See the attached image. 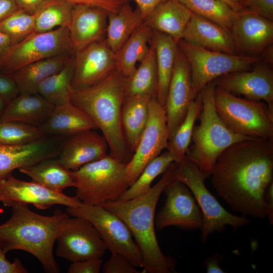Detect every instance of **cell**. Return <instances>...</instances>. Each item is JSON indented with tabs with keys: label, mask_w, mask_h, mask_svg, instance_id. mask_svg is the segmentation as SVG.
I'll return each instance as SVG.
<instances>
[{
	"label": "cell",
	"mask_w": 273,
	"mask_h": 273,
	"mask_svg": "<svg viewBox=\"0 0 273 273\" xmlns=\"http://www.w3.org/2000/svg\"><path fill=\"white\" fill-rule=\"evenodd\" d=\"M210 176L216 192L234 211L267 218L264 196L273 182V141L252 138L233 144L218 156Z\"/></svg>",
	"instance_id": "1"
},
{
	"label": "cell",
	"mask_w": 273,
	"mask_h": 273,
	"mask_svg": "<svg viewBox=\"0 0 273 273\" xmlns=\"http://www.w3.org/2000/svg\"><path fill=\"white\" fill-rule=\"evenodd\" d=\"M176 166L175 162L171 163L160 179L144 194L129 200L108 202L101 205L118 216L127 225L140 251L145 272L175 271V261L162 252L157 241L155 215L161 194L175 178Z\"/></svg>",
	"instance_id": "2"
},
{
	"label": "cell",
	"mask_w": 273,
	"mask_h": 273,
	"mask_svg": "<svg viewBox=\"0 0 273 273\" xmlns=\"http://www.w3.org/2000/svg\"><path fill=\"white\" fill-rule=\"evenodd\" d=\"M10 217L0 225V246L7 253L14 250L27 252L39 261L43 270L58 273L53 248L57 238L70 217L59 209L44 216L29 209L27 205L12 207Z\"/></svg>",
	"instance_id": "3"
},
{
	"label": "cell",
	"mask_w": 273,
	"mask_h": 273,
	"mask_svg": "<svg viewBox=\"0 0 273 273\" xmlns=\"http://www.w3.org/2000/svg\"><path fill=\"white\" fill-rule=\"evenodd\" d=\"M126 78L116 69L96 84L73 89L70 101L96 124L106 139L110 155L127 164L133 152L126 142L121 125V109Z\"/></svg>",
	"instance_id": "4"
},
{
	"label": "cell",
	"mask_w": 273,
	"mask_h": 273,
	"mask_svg": "<svg viewBox=\"0 0 273 273\" xmlns=\"http://www.w3.org/2000/svg\"><path fill=\"white\" fill-rule=\"evenodd\" d=\"M215 80L209 83L200 92L202 105L199 116L200 123L195 125L191 145L187 159L194 163L209 176L221 153L233 144L251 137L235 133L218 115L214 104Z\"/></svg>",
	"instance_id": "5"
},
{
	"label": "cell",
	"mask_w": 273,
	"mask_h": 273,
	"mask_svg": "<svg viewBox=\"0 0 273 273\" xmlns=\"http://www.w3.org/2000/svg\"><path fill=\"white\" fill-rule=\"evenodd\" d=\"M126 166L109 154L71 171L75 197L83 204L89 205L118 200L129 187Z\"/></svg>",
	"instance_id": "6"
},
{
	"label": "cell",
	"mask_w": 273,
	"mask_h": 273,
	"mask_svg": "<svg viewBox=\"0 0 273 273\" xmlns=\"http://www.w3.org/2000/svg\"><path fill=\"white\" fill-rule=\"evenodd\" d=\"M216 111L236 133L273 141V109L265 102L242 98L215 88Z\"/></svg>",
	"instance_id": "7"
},
{
	"label": "cell",
	"mask_w": 273,
	"mask_h": 273,
	"mask_svg": "<svg viewBox=\"0 0 273 273\" xmlns=\"http://www.w3.org/2000/svg\"><path fill=\"white\" fill-rule=\"evenodd\" d=\"M208 177L187 159L176 163L175 179L190 189L202 213L203 224L200 230L203 242L213 233L223 232L228 225L236 231L251 222L247 217L231 213L219 203L205 186V180Z\"/></svg>",
	"instance_id": "8"
},
{
	"label": "cell",
	"mask_w": 273,
	"mask_h": 273,
	"mask_svg": "<svg viewBox=\"0 0 273 273\" xmlns=\"http://www.w3.org/2000/svg\"><path fill=\"white\" fill-rule=\"evenodd\" d=\"M189 64L196 96L210 82L233 72L248 70L260 60L258 57L231 54L207 49L183 39L177 42Z\"/></svg>",
	"instance_id": "9"
},
{
	"label": "cell",
	"mask_w": 273,
	"mask_h": 273,
	"mask_svg": "<svg viewBox=\"0 0 273 273\" xmlns=\"http://www.w3.org/2000/svg\"><path fill=\"white\" fill-rule=\"evenodd\" d=\"M74 53L68 27H60L43 32H34L7 49L1 62L2 73L11 74L27 64Z\"/></svg>",
	"instance_id": "10"
},
{
	"label": "cell",
	"mask_w": 273,
	"mask_h": 273,
	"mask_svg": "<svg viewBox=\"0 0 273 273\" xmlns=\"http://www.w3.org/2000/svg\"><path fill=\"white\" fill-rule=\"evenodd\" d=\"M66 212L89 221L111 253L120 254L135 267H142L138 246L127 225L118 216L101 205L83 204L78 207H67Z\"/></svg>",
	"instance_id": "11"
},
{
	"label": "cell",
	"mask_w": 273,
	"mask_h": 273,
	"mask_svg": "<svg viewBox=\"0 0 273 273\" xmlns=\"http://www.w3.org/2000/svg\"><path fill=\"white\" fill-rule=\"evenodd\" d=\"M169 131L164 107L156 97L150 100L148 121L130 161L126 166V176L129 187L145 167L166 149Z\"/></svg>",
	"instance_id": "12"
},
{
	"label": "cell",
	"mask_w": 273,
	"mask_h": 273,
	"mask_svg": "<svg viewBox=\"0 0 273 273\" xmlns=\"http://www.w3.org/2000/svg\"><path fill=\"white\" fill-rule=\"evenodd\" d=\"M166 199L155 218L158 230L173 226L188 231L201 229L203 215L196 200L188 186L174 179L165 187Z\"/></svg>",
	"instance_id": "13"
},
{
	"label": "cell",
	"mask_w": 273,
	"mask_h": 273,
	"mask_svg": "<svg viewBox=\"0 0 273 273\" xmlns=\"http://www.w3.org/2000/svg\"><path fill=\"white\" fill-rule=\"evenodd\" d=\"M73 217L57 238L56 255L72 262L102 257L107 248L95 228L86 219Z\"/></svg>",
	"instance_id": "14"
},
{
	"label": "cell",
	"mask_w": 273,
	"mask_h": 273,
	"mask_svg": "<svg viewBox=\"0 0 273 273\" xmlns=\"http://www.w3.org/2000/svg\"><path fill=\"white\" fill-rule=\"evenodd\" d=\"M0 202L9 207L31 204L38 209H46L55 205L78 207L83 204L76 197L52 191L33 181L20 180L12 175L0 181Z\"/></svg>",
	"instance_id": "15"
},
{
	"label": "cell",
	"mask_w": 273,
	"mask_h": 273,
	"mask_svg": "<svg viewBox=\"0 0 273 273\" xmlns=\"http://www.w3.org/2000/svg\"><path fill=\"white\" fill-rule=\"evenodd\" d=\"M197 96L193 88L189 64L178 46L164 105L169 140L185 119L190 106Z\"/></svg>",
	"instance_id": "16"
},
{
	"label": "cell",
	"mask_w": 273,
	"mask_h": 273,
	"mask_svg": "<svg viewBox=\"0 0 273 273\" xmlns=\"http://www.w3.org/2000/svg\"><path fill=\"white\" fill-rule=\"evenodd\" d=\"M73 89L93 85L116 69V53L106 38L96 41L74 53Z\"/></svg>",
	"instance_id": "17"
},
{
	"label": "cell",
	"mask_w": 273,
	"mask_h": 273,
	"mask_svg": "<svg viewBox=\"0 0 273 273\" xmlns=\"http://www.w3.org/2000/svg\"><path fill=\"white\" fill-rule=\"evenodd\" d=\"M215 83L217 88L248 100L263 101L273 109V71L267 66L257 65L248 70L229 73L215 79Z\"/></svg>",
	"instance_id": "18"
},
{
	"label": "cell",
	"mask_w": 273,
	"mask_h": 273,
	"mask_svg": "<svg viewBox=\"0 0 273 273\" xmlns=\"http://www.w3.org/2000/svg\"><path fill=\"white\" fill-rule=\"evenodd\" d=\"M65 138L47 135L28 144L0 146V181L12 175L16 169L57 158Z\"/></svg>",
	"instance_id": "19"
},
{
	"label": "cell",
	"mask_w": 273,
	"mask_h": 273,
	"mask_svg": "<svg viewBox=\"0 0 273 273\" xmlns=\"http://www.w3.org/2000/svg\"><path fill=\"white\" fill-rule=\"evenodd\" d=\"M237 49L250 53L262 51L273 42V22L244 8L238 11L230 30Z\"/></svg>",
	"instance_id": "20"
},
{
	"label": "cell",
	"mask_w": 273,
	"mask_h": 273,
	"mask_svg": "<svg viewBox=\"0 0 273 273\" xmlns=\"http://www.w3.org/2000/svg\"><path fill=\"white\" fill-rule=\"evenodd\" d=\"M105 138L94 130L82 131L65 138L57 159L71 171L102 159L107 155Z\"/></svg>",
	"instance_id": "21"
},
{
	"label": "cell",
	"mask_w": 273,
	"mask_h": 273,
	"mask_svg": "<svg viewBox=\"0 0 273 273\" xmlns=\"http://www.w3.org/2000/svg\"><path fill=\"white\" fill-rule=\"evenodd\" d=\"M108 12L90 5L73 6L68 27L74 53L104 38L106 33Z\"/></svg>",
	"instance_id": "22"
},
{
	"label": "cell",
	"mask_w": 273,
	"mask_h": 273,
	"mask_svg": "<svg viewBox=\"0 0 273 273\" xmlns=\"http://www.w3.org/2000/svg\"><path fill=\"white\" fill-rule=\"evenodd\" d=\"M181 39L207 49L236 54L230 30L194 13Z\"/></svg>",
	"instance_id": "23"
},
{
	"label": "cell",
	"mask_w": 273,
	"mask_h": 273,
	"mask_svg": "<svg viewBox=\"0 0 273 273\" xmlns=\"http://www.w3.org/2000/svg\"><path fill=\"white\" fill-rule=\"evenodd\" d=\"M39 127L46 135L64 137L98 129L93 120L71 101L55 106L48 119Z\"/></svg>",
	"instance_id": "24"
},
{
	"label": "cell",
	"mask_w": 273,
	"mask_h": 273,
	"mask_svg": "<svg viewBox=\"0 0 273 273\" xmlns=\"http://www.w3.org/2000/svg\"><path fill=\"white\" fill-rule=\"evenodd\" d=\"M193 14L178 0H164L146 18L145 23L152 30L168 35L178 42Z\"/></svg>",
	"instance_id": "25"
},
{
	"label": "cell",
	"mask_w": 273,
	"mask_h": 273,
	"mask_svg": "<svg viewBox=\"0 0 273 273\" xmlns=\"http://www.w3.org/2000/svg\"><path fill=\"white\" fill-rule=\"evenodd\" d=\"M54 108L38 93H19L7 104L0 121H16L39 127L48 119Z\"/></svg>",
	"instance_id": "26"
},
{
	"label": "cell",
	"mask_w": 273,
	"mask_h": 273,
	"mask_svg": "<svg viewBox=\"0 0 273 273\" xmlns=\"http://www.w3.org/2000/svg\"><path fill=\"white\" fill-rule=\"evenodd\" d=\"M151 41L155 50L157 71L156 98L164 107L174 66L177 42L168 35L154 30Z\"/></svg>",
	"instance_id": "27"
},
{
	"label": "cell",
	"mask_w": 273,
	"mask_h": 273,
	"mask_svg": "<svg viewBox=\"0 0 273 273\" xmlns=\"http://www.w3.org/2000/svg\"><path fill=\"white\" fill-rule=\"evenodd\" d=\"M152 98L149 96H124L121 125L126 142L133 153L146 127Z\"/></svg>",
	"instance_id": "28"
},
{
	"label": "cell",
	"mask_w": 273,
	"mask_h": 273,
	"mask_svg": "<svg viewBox=\"0 0 273 273\" xmlns=\"http://www.w3.org/2000/svg\"><path fill=\"white\" fill-rule=\"evenodd\" d=\"M73 55L58 56L36 61L20 67L10 75L15 80L19 93H37L39 84L61 70Z\"/></svg>",
	"instance_id": "29"
},
{
	"label": "cell",
	"mask_w": 273,
	"mask_h": 273,
	"mask_svg": "<svg viewBox=\"0 0 273 273\" xmlns=\"http://www.w3.org/2000/svg\"><path fill=\"white\" fill-rule=\"evenodd\" d=\"M153 30L144 22L116 53V69L125 78L129 77L148 54Z\"/></svg>",
	"instance_id": "30"
},
{
	"label": "cell",
	"mask_w": 273,
	"mask_h": 273,
	"mask_svg": "<svg viewBox=\"0 0 273 273\" xmlns=\"http://www.w3.org/2000/svg\"><path fill=\"white\" fill-rule=\"evenodd\" d=\"M19 170L33 181L57 192L63 193L66 188L75 187L71 170L56 158L44 159Z\"/></svg>",
	"instance_id": "31"
},
{
	"label": "cell",
	"mask_w": 273,
	"mask_h": 273,
	"mask_svg": "<svg viewBox=\"0 0 273 273\" xmlns=\"http://www.w3.org/2000/svg\"><path fill=\"white\" fill-rule=\"evenodd\" d=\"M145 19L139 10H133L129 3L117 12H109L106 39L111 49L116 53Z\"/></svg>",
	"instance_id": "32"
},
{
	"label": "cell",
	"mask_w": 273,
	"mask_h": 273,
	"mask_svg": "<svg viewBox=\"0 0 273 273\" xmlns=\"http://www.w3.org/2000/svg\"><path fill=\"white\" fill-rule=\"evenodd\" d=\"M157 83L155 53L151 42L146 57L134 72L126 78L124 96L156 97Z\"/></svg>",
	"instance_id": "33"
},
{
	"label": "cell",
	"mask_w": 273,
	"mask_h": 273,
	"mask_svg": "<svg viewBox=\"0 0 273 273\" xmlns=\"http://www.w3.org/2000/svg\"><path fill=\"white\" fill-rule=\"evenodd\" d=\"M73 55L61 70L47 78L38 87L37 93L55 106L70 101L73 90Z\"/></svg>",
	"instance_id": "34"
},
{
	"label": "cell",
	"mask_w": 273,
	"mask_h": 273,
	"mask_svg": "<svg viewBox=\"0 0 273 273\" xmlns=\"http://www.w3.org/2000/svg\"><path fill=\"white\" fill-rule=\"evenodd\" d=\"M73 6L65 0H45L34 13L35 32L49 31L60 27L68 28Z\"/></svg>",
	"instance_id": "35"
},
{
	"label": "cell",
	"mask_w": 273,
	"mask_h": 273,
	"mask_svg": "<svg viewBox=\"0 0 273 273\" xmlns=\"http://www.w3.org/2000/svg\"><path fill=\"white\" fill-rule=\"evenodd\" d=\"M201 105L200 93L190 106L185 119L168 141L166 149L176 163H180L187 159L186 153L192 142L195 123L199 117Z\"/></svg>",
	"instance_id": "36"
},
{
	"label": "cell",
	"mask_w": 273,
	"mask_h": 273,
	"mask_svg": "<svg viewBox=\"0 0 273 273\" xmlns=\"http://www.w3.org/2000/svg\"><path fill=\"white\" fill-rule=\"evenodd\" d=\"M193 13L230 30L238 12L222 0H178Z\"/></svg>",
	"instance_id": "37"
},
{
	"label": "cell",
	"mask_w": 273,
	"mask_h": 273,
	"mask_svg": "<svg viewBox=\"0 0 273 273\" xmlns=\"http://www.w3.org/2000/svg\"><path fill=\"white\" fill-rule=\"evenodd\" d=\"M174 162L168 151L160 154L143 169L136 180L128 188L118 200H127L144 194L151 188V184Z\"/></svg>",
	"instance_id": "38"
},
{
	"label": "cell",
	"mask_w": 273,
	"mask_h": 273,
	"mask_svg": "<svg viewBox=\"0 0 273 273\" xmlns=\"http://www.w3.org/2000/svg\"><path fill=\"white\" fill-rule=\"evenodd\" d=\"M46 136L36 126L16 121H0V146L28 144Z\"/></svg>",
	"instance_id": "39"
},
{
	"label": "cell",
	"mask_w": 273,
	"mask_h": 273,
	"mask_svg": "<svg viewBox=\"0 0 273 273\" xmlns=\"http://www.w3.org/2000/svg\"><path fill=\"white\" fill-rule=\"evenodd\" d=\"M35 32L34 14L19 9L0 22V32L7 35L13 44Z\"/></svg>",
	"instance_id": "40"
},
{
	"label": "cell",
	"mask_w": 273,
	"mask_h": 273,
	"mask_svg": "<svg viewBox=\"0 0 273 273\" xmlns=\"http://www.w3.org/2000/svg\"><path fill=\"white\" fill-rule=\"evenodd\" d=\"M109 258L102 265L104 273H140L136 267L124 256L111 253Z\"/></svg>",
	"instance_id": "41"
},
{
	"label": "cell",
	"mask_w": 273,
	"mask_h": 273,
	"mask_svg": "<svg viewBox=\"0 0 273 273\" xmlns=\"http://www.w3.org/2000/svg\"><path fill=\"white\" fill-rule=\"evenodd\" d=\"M103 260L101 257L93 258L72 262L69 266L68 273H99L102 269Z\"/></svg>",
	"instance_id": "42"
},
{
	"label": "cell",
	"mask_w": 273,
	"mask_h": 273,
	"mask_svg": "<svg viewBox=\"0 0 273 273\" xmlns=\"http://www.w3.org/2000/svg\"><path fill=\"white\" fill-rule=\"evenodd\" d=\"M243 8L253 11L270 20H273V0H248Z\"/></svg>",
	"instance_id": "43"
},
{
	"label": "cell",
	"mask_w": 273,
	"mask_h": 273,
	"mask_svg": "<svg viewBox=\"0 0 273 273\" xmlns=\"http://www.w3.org/2000/svg\"><path fill=\"white\" fill-rule=\"evenodd\" d=\"M73 5H90L100 7L109 12H117L130 0H65Z\"/></svg>",
	"instance_id": "44"
},
{
	"label": "cell",
	"mask_w": 273,
	"mask_h": 273,
	"mask_svg": "<svg viewBox=\"0 0 273 273\" xmlns=\"http://www.w3.org/2000/svg\"><path fill=\"white\" fill-rule=\"evenodd\" d=\"M19 94L17 86L11 75L0 73V96L8 103Z\"/></svg>",
	"instance_id": "45"
},
{
	"label": "cell",
	"mask_w": 273,
	"mask_h": 273,
	"mask_svg": "<svg viewBox=\"0 0 273 273\" xmlns=\"http://www.w3.org/2000/svg\"><path fill=\"white\" fill-rule=\"evenodd\" d=\"M5 252L0 246V273H27L21 261L15 258L12 262L6 257Z\"/></svg>",
	"instance_id": "46"
},
{
	"label": "cell",
	"mask_w": 273,
	"mask_h": 273,
	"mask_svg": "<svg viewBox=\"0 0 273 273\" xmlns=\"http://www.w3.org/2000/svg\"><path fill=\"white\" fill-rule=\"evenodd\" d=\"M222 261V255L215 253L207 257L204 264L207 273H224L225 271L221 267Z\"/></svg>",
	"instance_id": "47"
},
{
	"label": "cell",
	"mask_w": 273,
	"mask_h": 273,
	"mask_svg": "<svg viewBox=\"0 0 273 273\" xmlns=\"http://www.w3.org/2000/svg\"><path fill=\"white\" fill-rule=\"evenodd\" d=\"M19 9L15 0H0V22Z\"/></svg>",
	"instance_id": "48"
},
{
	"label": "cell",
	"mask_w": 273,
	"mask_h": 273,
	"mask_svg": "<svg viewBox=\"0 0 273 273\" xmlns=\"http://www.w3.org/2000/svg\"><path fill=\"white\" fill-rule=\"evenodd\" d=\"M145 19L147 17L154 8L164 0H134Z\"/></svg>",
	"instance_id": "49"
},
{
	"label": "cell",
	"mask_w": 273,
	"mask_h": 273,
	"mask_svg": "<svg viewBox=\"0 0 273 273\" xmlns=\"http://www.w3.org/2000/svg\"><path fill=\"white\" fill-rule=\"evenodd\" d=\"M45 0H15L19 9L29 13L34 14Z\"/></svg>",
	"instance_id": "50"
},
{
	"label": "cell",
	"mask_w": 273,
	"mask_h": 273,
	"mask_svg": "<svg viewBox=\"0 0 273 273\" xmlns=\"http://www.w3.org/2000/svg\"><path fill=\"white\" fill-rule=\"evenodd\" d=\"M264 199L268 207V219L270 224H273V182L266 189Z\"/></svg>",
	"instance_id": "51"
},
{
	"label": "cell",
	"mask_w": 273,
	"mask_h": 273,
	"mask_svg": "<svg viewBox=\"0 0 273 273\" xmlns=\"http://www.w3.org/2000/svg\"><path fill=\"white\" fill-rule=\"evenodd\" d=\"M12 44L10 39L5 34L0 32V72H2L1 62L2 57L7 49Z\"/></svg>",
	"instance_id": "52"
},
{
	"label": "cell",
	"mask_w": 273,
	"mask_h": 273,
	"mask_svg": "<svg viewBox=\"0 0 273 273\" xmlns=\"http://www.w3.org/2000/svg\"><path fill=\"white\" fill-rule=\"evenodd\" d=\"M222 1L225 2L228 4H229L236 11H240L243 9V8L242 6L236 4V3H234L231 0H222Z\"/></svg>",
	"instance_id": "53"
},
{
	"label": "cell",
	"mask_w": 273,
	"mask_h": 273,
	"mask_svg": "<svg viewBox=\"0 0 273 273\" xmlns=\"http://www.w3.org/2000/svg\"><path fill=\"white\" fill-rule=\"evenodd\" d=\"M7 104L6 101L0 96V117Z\"/></svg>",
	"instance_id": "54"
},
{
	"label": "cell",
	"mask_w": 273,
	"mask_h": 273,
	"mask_svg": "<svg viewBox=\"0 0 273 273\" xmlns=\"http://www.w3.org/2000/svg\"><path fill=\"white\" fill-rule=\"evenodd\" d=\"M234 3L242 7V5L248 0H231Z\"/></svg>",
	"instance_id": "55"
}]
</instances>
